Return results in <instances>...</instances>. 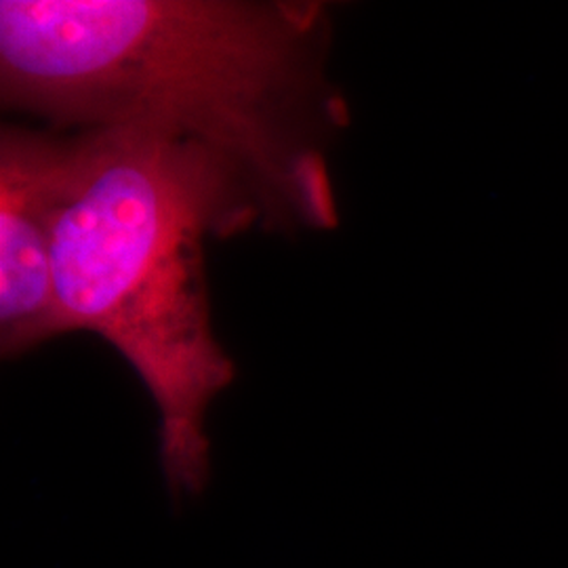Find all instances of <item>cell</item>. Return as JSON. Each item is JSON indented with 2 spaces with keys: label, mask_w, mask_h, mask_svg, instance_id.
Here are the masks:
<instances>
[{
  "label": "cell",
  "mask_w": 568,
  "mask_h": 568,
  "mask_svg": "<svg viewBox=\"0 0 568 568\" xmlns=\"http://www.w3.org/2000/svg\"><path fill=\"white\" fill-rule=\"evenodd\" d=\"M318 2L2 0L0 98L53 129L199 143L270 227L337 225L325 159L347 108L326 81Z\"/></svg>",
  "instance_id": "cell-1"
},
{
  "label": "cell",
  "mask_w": 568,
  "mask_h": 568,
  "mask_svg": "<svg viewBox=\"0 0 568 568\" xmlns=\"http://www.w3.org/2000/svg\"><path fill=\"white\" fill-rule=\"evenodd\" d=\"M260 220L241 175L199 143L135 126L65 135L51 253L55 337L95 333L138 373L178 501L211 480L206 415L236 375L213 331L204 241Z\"/></svg>",
  "instance_id": "cell-2"
},
{
  "label": "cell",
  "mask_w": 568,
  "mask_h": 568,
  "mask_svg": "<svg viewBox=\"0 0 568 568\" xmlns=\"http://www.w3.org/2000/svg\"><path fill=\"white\" fill-rule=\"evenodd\" d=\"M65 135L4 126L0 140V345L4 356L55 337L53 232Z\"/></svg>",
  "instance_id": "cell-3"
}]
</instances>
